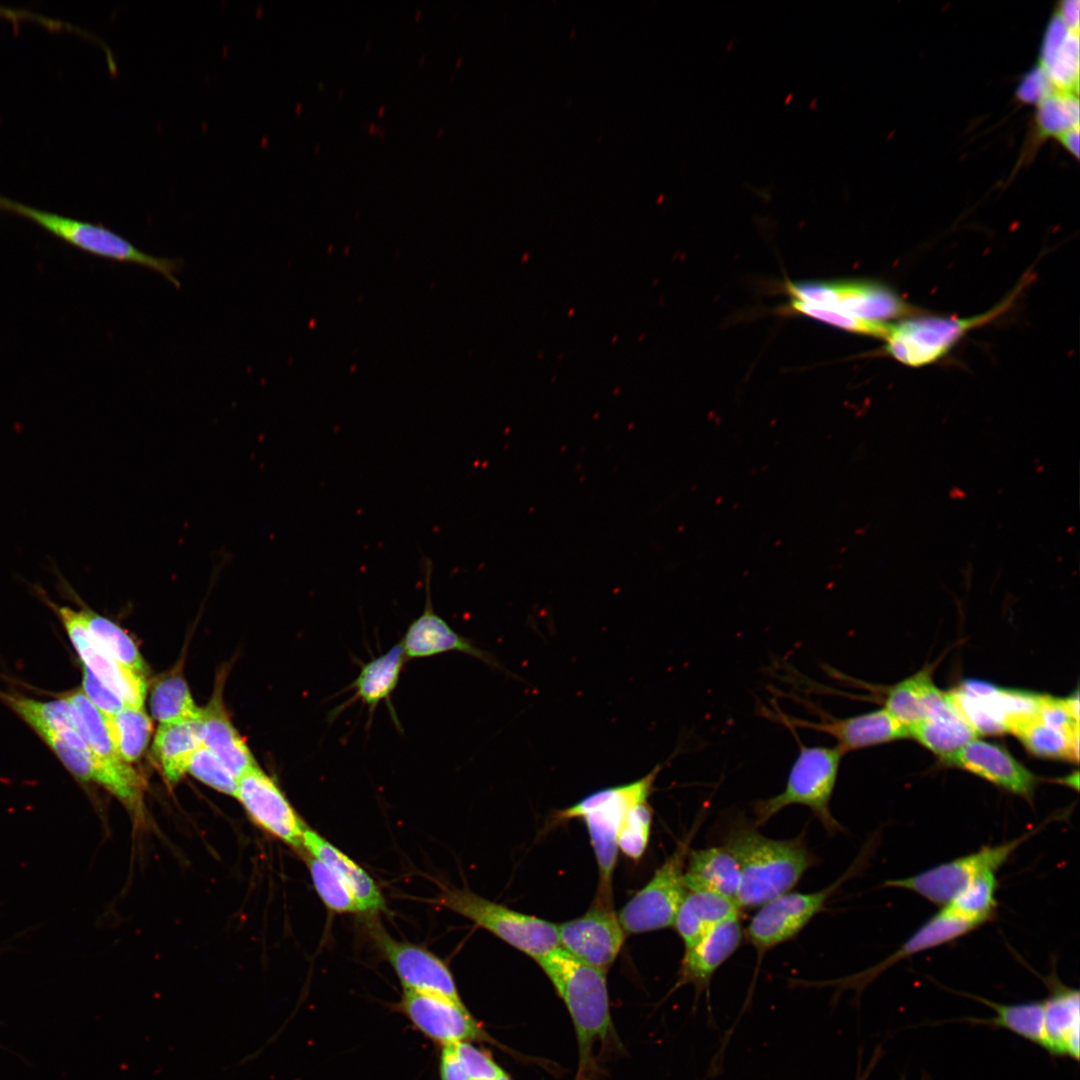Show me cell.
<instances>
[{
	"label": "cell",
	"mask_w": 1080,
	"mask_h": 1080,
	"mask_svg": "<svg viewBox=\"0 0 1080 1080\" xmlns=\"http://www.w3.org/2000/svg\"><path fill=\"white\" fill-rule=\"evenodd\" d=\"M757 828L754 824H736L723 842L739 864L741 882L736 903L740 909L760 907L789 892L816 863L804 833L793 839H772Z\"/></svg>",
	"instance_id": "obj_1"
},
{
	"label": "cell",
	"mask_w": 1080,
	"mask_h": 1080,
	"mask_svg": "<svg viewBox=\"0 0 1080 1080\" xmlns=\"http://www.w3.org/2000/svg\"><path fill=\"white\" fill-rule=\"evenodd\" d=\"M536 962L569 1011L580 1064L585 1067L594 1044L605 1040L612 1028L606 972L576 959L560 946Z\"/></svg>",
	"instance_id": "obj_2"
},
{
	"label": "cell",
	"mask_w": 1080,
	"mask_h": 1080,
	"mask_svg": "<svg viewBox=\"0 0 1080 1080\" xmlns=\"http://www.w3.org/2000/svg\"><path fill=\"white\" fill-rule=\"evenodd\" d=\"M661 766L632 783L597 791L559 811V819L584 820L596 857L599 889L594 905L611 906V882L618 854V832L627 811L648 799Z\"/></svg>",
	"instance_id": "obj_3"
},
{
	"label": "cell",
	"mask_w": 1080,
	"mask_h": 1080,
	"mask_svg": "<svg viewBox=\"0 0 1080 1080\" xmlns=\"http://www.w3.org/2000/svg\"><path fill=\"white\" fill-rule=\"evenodd\" d=\"M0 212L25 218L83 252L102 259L153 270L176 288L181 287L176 274L183 269L182 259L148 254L103 224L71 219L39 210L3 195H0Z\"/></svg>",
	"instance_id": "obj_4"
},
{
	"label": "cell",
	"mask_w": 1080,
	"mask_h": 1080,
	"mask_svg": "<svg viewBox=\"0 0 1080 1080\" xmlns=\"http://www.w3.org/2000/svg\"><path fill=\"white\" fill-rule=\"evenodd\" d=\"M843 752L837 747L801 745L784 789L753 804L759 827L790 805L808 807L829 835L842 831L830 811Z\"/></svg>",
	"instance_id": "obj_5"
},
{
	"label": "cell",
	"mask_w": 1080,
	"mask_h": 1080,
	"mask_svg": "<svg viewBox=\"0 0 1080 1080\" xmlns=\"http://www.w3.org/2000/svg\"><path fill=\"white\" fill-rule=\"evenodd\" d=\"M438 903L473 921L535 961L559 947L557 924L511 910L470 890L445 889Z\"/></svg>",
	"instance_id": "obj_6"
},
{
	"label": "cell",
	"mask_w": 1080,
	"mask_h": 1080,
	"mask_svg": "<svg viewBox=\"0 0 1080 1080\" xmlns=\"http://www.w3.org/2000/svg\"><path fill=\"white\" fill-rule=\"evenodd\" d=\"M858 867L859 862L854 863L839 879L821 890L789 891L761 905L744 930V937L757 952L758 965L766 952L796 937L822 912L828 900L855 875Z\"/></svg>",
	"instance_id": "obj_7"
},
{
	"label": "cell",
	"mask_w": 1080,
	"mask_h": 1080,
	"mask_svg": "<svg viewBox=\"0 0 1080 1080\" xmlns=\"http://www.w3.org/2000/svg\"><path fill=\"white\" fill-rule=\"evenodd\" d=\"M697 828L698 825H695L678 842L651 880L619 911L617 917L625 933H644L673 926L677 910L687 892L684 868Z\"/></svg>",
	"instance_id": "obj_8"
},
{
	"label": "cell",
	"mask_w": 1080,
	"mask_h": 1080,
	"mask_svg": "<svg viewBox=\"0 0 1080 1080\" xmlns=\"http://www.w3.org/2000/svg\"><path fill=\"white\" fill-rule=\"evenodd\" d=\"M1015 290L1004 302L985 314L967 318H912L890 324L884 338L887 352L911 367L930 364L945 355L970 329L981 326L1006 311L1016 298Z\"/></svg>",
	"instance_id": "obj_9"
},
{
	"label": "cell",
	"mask_w": 1080,
	"mask_h": 1080,
	"mask_svg": "<svg viewBox=\"0 0 1080 1080\" xmlns=\"http://www.w3.org/2000/svg\"><path fill=\"white\" fill-rule=\"evenodd\" d=\"M1043 826L1044 824L1013 840L984 846L973 853L938 864L915 875L888 880L884 886L909 890L931 903L945 907L972 880L986 873H996L1016 849Z\"/></svg>",
	"instance_id": "obj_10"
},
{
	"label": "cell",
	"mask_w": 1080,
	"mask_h": 1080,
	"mask_svg": "<svg viewBox=\"0 0 1080 1080\" xmlns=\"http://www.w3.org/2000/svg\"><path fill=\"white\" fill-rule=\"evenodd\" d=\"M71 706L78 731L87 743L96 763L95 782L105 787L131 810L142 802L143 782L137 772L119 755L104 715L82 690L65 695Z\"/></svg>",
	"instance_id": "obj_11"
},
{
	"label": "cell",
	"mask_w": 1080,
	"mask_h": 1080,
	"mask_svg": "<svg viewBox=\"0 0 1080 1080\" xmlns=\"http://www.w3.org/2000/svg\"><path fill=\"white\" fill-rule=\"evenodd\" d=\"M794 299L873 321L915 314L913 307L879 284L864 281L788 282Z\"/></svg>",
	"instance_id": "obj_12"
},
{
	"label": "cell",
	"mask_w": 1080,
	"mask_h": 1080,
	"mask_svg": "<svg viewBox=\"0 0 1080 1080\" xmlns=\"http://www.w3.org/2000/svg\"><path fill=\"white\" fill-rule=\"evenodd\" d=\"M369 928L379 952L391 965L405 990L462 1002L450 968L436 954L423 946L392 938L378 924L372 923Z\"/></svg>",
	"instance_id": "obj_13"
},
{
	"label": "cell",
	"mask_w": 1080,
	"mask_h": 1080,
	"mask_svg": "<svg viewBox=\"0 0 1080 1080\" xmlns=\"http://www.w3.org/2000/svg\"><path fill=\"white\" fill-rule=\"evenodd\" d=\"M236 798L253 821L300 853L305 823L274 780L257 765L238 779Z\"/></svg>",
	"instance_id": "obj_14"
},
{
	"label": "cell",
	"mask_w": 1080,
	"mask_h": 1080,
	"mask_svg": "<svg viewBox=\"0 0 1080 1080\" xmlns=\"http://www.w3.org/2000/svg\"><path fill=\"white\" fill-rule=\"evenodd\" d=\"M400 1008L418 1031L441 1046L488 1038L463 1002L404 989Z\"/></svg>",
	"instance_id": "obj_15"
},
{
	"label": "cell",
	"mask_w": 1080,
	"mask_h": 1080,
	"mask_svg": "<svg viewBox=\"0 0 1080 1080\" xmlns=\"http://www.w3.org/2000/svg\"><path fill=\"white\" fill-rule=\"evenodd\" d=\"M559 946L576 959L607 973L624 941L612 908L593 905L584 915L557 925Z\"/></svg>",
	"instance_id": "obj_16"
},
{
	"label": "cell",
	"mask_w": 1080,
	"mask_h": 1080,
	"mask_svg": "<svg viewBox=\"0 0 1080 1080\" xmlns=\"http://www.w3.org/2000/svg\"><path fill=\"white\" fill-rule=\"evenodd\" d=\"M47 603L57 612L83 666L120 696L127 705L143 707L147 684L144 676L120 665L90 636L81 611Z\"/></svg>",
	"instance_id": "obj_17"
},
{
	"label": "cell",
	"mask_w": 1080,
	"mask_h": 1080,
	"mask_svg": "<svg viewBox=\"0 0 1080 1080\" xmlns=\"http://www.w3.org/2000/svg\"><path fill=\"white\" fill-rule=\"evenodd\" d=\"M421 568L425 576L426 603L421 615L410 623L402 641L399 642L407 659L435 656L445 652H461L475 657L488 665L498 667L496 660L484 650L461 636L439 616L431 599L432 562L423 557Z\"/></svg>",
	"instance_id": "obj_18"
},
{
	"label": "cell",
	"mask_w": 1080,
	"mask_h": 1080,
	"mask_svg": "<svg viewBox=\"0 0 1080 1080\" xmlns=\"http://www.w3.org/2000/svg\"><path fill=\"white\" fill-rule=\"evenodd\" d=\"M942 760L1028 800L1033 796L1037 778L994 743L974 739Z\"/></svg>",
	"instance_id": "obj_19"
},
{
	"label": "cell",
	"mask_w": 1080,
	"mask_h": 1080,
	"mask_svg": "<svg viewBox=\"0 0 1080 1080\" xmlns=\"http://www.w3.org/2000/svg\"><path fill=\"white\" fill-rule=\"evenodd\" d=\"M789 727L809 729L833 737L843 754L909 736L908 728L885 708L847 718L813 722L780 715Z\"/></svg>",
	"instance_id": "obj_20"
},
{
	"label": "cell",
	"mask_w": 1080,
	"mask_h": 1080,
	"mask_svg": "<svg viewBox=\"0 0 1080 1080\" xmlns=\"http://www.w3.org/2000/svg\"><path fill=\"white\" fill-rule=\"evenodd\" d=\"M744 938L739 916L728 918L688 947L682 958L677 987L690 984L708 994L716 971L734 954Z\"/></svg>",
	"instance_id": "obj_21"
},
{
	"label": "cell",
	"mask_w": 1080,
	"mask_h": 1080,
	"mask_svg": "<svg viewBox=\"0 0 1080 1080\" xmlns=\"http://www.w3.org/2000/svg\"><path fill=\"white\" fill-rule=\"evenodd\" d=\"M945 908L923 923L899 948L873 967L853 976L831 981L834 986L861 990L880 973L902 959L954 941L976 929Z\"/></svg>",
	"instance_id": "obj_22"
},
{
	"label": "cell",
	"mask_w": 1080,
	"mask_h": 1080,
	"mask_svg": "<svg viewBox=\"0 0 1080 1080\" xmlns=\"http://www.w3.org/2000/svg\"><path fill=\"white\" fill-rule=\"evenodd\" d=\"M1049 995L1043 1000L1046 1049L1051 1055L1079 1058L1080 992L1047 979Z\"/></svg>",
	"instance_id": "obj_23"
},
{
	"label": "cell",
	"mask_w": 1080,
	"mask_h": 1080,
	"mask_svg": "<svg viewBox=\"0 0 1080 1080\" xmlns=\"http://www.w3.org/2000/svg\"><path fill=\"white\" fill-rule=\"evenodd\" d=\"M222 682L221 680V682L217 683L208 705L202 709L203 745L238 780L243 773L257 764L225 710Z\"/></svg>",
	"instance_id": "obj_24"
},
{
	"label": "cell",
	"mask_w": 1080,
	"mask_h": 1080,
	"mask_svg": "<svg viewBox=\"0 0 1080 1080\" xmlns=\"http://www.w3.org/2000/svg\"><path fill=\"white\" fill-rule=\"evenodd\" d=\"M739 864L724 846L689 850L684 868L686 891H706L736 902L740 888Z\"/></svg>",
	"instance_id": "obj_25"
},
{
	"label": "cell",
	"mask_w": 1080,
	"mask_h": 1080,
	"mask_svg": "<svg viewBox=\"0 0 1080 1080\" xmlns=\"http://www.w3.org/2000/svg\"><path fill=\"white\" fill-rule=\"evenodd\" d=\"M304 851L331 868L355 895L365 914L385 909L384 897L373 878L355 861L308 826L303 831Z\"/></svg>",
	"instance_id": "obj_26"
},
{
	"label": "cell",
	"mask_w": 1080,
	"mask_h": 1080,
	"mask_svg": "<svg viewBox=\"0 0 1080 1080\" xmlns=\"http://www.w3.org/2000/svg\"><path fill=\"white\" fill-rule=\"evenodd\" d=\"M203 745V716L161 724L153 741V754L169 783L187 772L194 753Z\"/></svg>",
	"instance_id": "obj_27"
},
{
	"label": "cell",
	"mask_w": 1080,
	"mask_h": 1080,
	"mask_svg": "<svg viewBox=\"0 0 1080 1080\" xmlns=\"http://www.w3.org/2000/svg\"><path fill=\"white\" fill-rule=\"evenodd\" d=\"M1079 31L1070 29L1056 13L1050 21L1040 56V67L1057 90L1078 91Z\"/></svg>",
	"instance_id": "obj_28"
},
{
	"label": "cell",
	"mask_w": 1080,
	"mask_h": 1080,
	"mask_svg": "<svg viewBox=\"0 0 1080 1080\" xmlns=\"http://www.w3.org/2000/svg\"><path fill=\"white\" fill-rule=\"evenodd\" d=\"M948 700L949 694L939 690L925 670L893 686L884 708L909 728L939 711Z\"/></svg>",
	"instance_id": "obj_29"
},
{
	"label": "cell",
	"mask_w": 1080,
	"mask_h": 1080,
	"mask_svg": "<svg viewBox=\"0 0 1080 1080\" xmlns=\"http://www.w3.org/2000/svg\"><path fill=\"white\" fill-rule=\"evenodd\" d=\"M737 903L706 891H687L677 910L673 926L688 947L722 921L739 916Z\"/></svg>",
	"instance_id": "obj_30"
},
{
	"label": "cell",
	"mask_w": 1080,
	"mask_h": 1080,
	"mask_svg": "<svg viewBox=\"0 0 1080 1080\" xmlns=\"http://www.w3.org/2000/svg\"><path fill=\"white\" fill-rule=\"evenodd\" d=\"M947 704L927 719L908 728L909 735L942 759L979 735L961 714L950 693Z\"/></svg>",
	"instance_id": "obj_31"
},
{
	"label": "cell",
	"mask_w": 1080,
	"mask_h": 1080,
	"mask_svg": "<svg viewBox=\"0 0 1080 1080\" xmlns=\"http://www.w3.org/2000/svg\"><path fill=\"white\" fill-rule=\"evenodd\" d=\"M407 658L400 643L387 652L372 658L361 666L352 688L355 691L350 702L360 700L373 713L382 701L390 705V698L398 685ZM392 709V708H391Z\"/></svg>",
	"instance_id": "obj_32"
},
{
	"label": "cell",
	"mask_w": 1080,
	"mask_h": 1080,
	"mask_svg": "<svg viewBox=\"0 0 1080 1080\" xmlns=\"http://www.w3.org/2000/svg\"><path fill=\"white\" fill-rule=\"evenodd\" d=\"M1010 732L1037 756L1078 761L1079 733H1068L1052 726L1037 713L1015 723Z\"/></svg>",
	"instance_id": "obj_33"
},
{
	"label": "cell",
	"mask_w": 1080,
	"mask_h": 1080,
	"mask_svg": "<svg viewBox=\"0 0 1080 1080\" xmlns=\"http://www.w3.org/2000/svg\"><path fill=\"white\" fill-rule=\"evenodd\" d=\"M971 997L995 1012L994 1017L984 1021L986 1024L1008 1030L1046 1049L1043 1001L1001 1004L978 996Z\"/></svg>",
	"instance_id": "obj_34"
},
{
	"label": "cell",
	"mask_w": 1080,
	"mask_h": 1080,
	"mask_svg": "<svg viewBox=\"0 0 1080 1080\" xmlns=\"http://www.w3.org/2000/svg\"><path fill=\"white\" fill-rule=\"evenodd\" d=\"M80 611L85 626L96 644L120 665L145 677L146 664L128 634L111 620L88 608Z\"/></svg>",
	"instance_id": "obj_35"
},
{
	"label": "cell",
	"mask_w": 1080,
	"mask_h": 1080,
	"mask_svg": "<svg viewBox=\"0 0 1080 1080\" xmlns=\"http://www.w3.org/2000/svg\"><path fill=\"white\" fill-rule=\"evenodd\" d=\"M150 709L161 724L175 723L202 715L188 685L178 673H170L157 680L150 693Z\"/></svg>",
	"instance_id": "obj_36"
},
{
	"label": "cell",
	"mask_w": 1080,
	"mask_h": 1080,
	"mask_svg": "<svg viewBox=\"0 0 1080 1080\" xmlns=\"http://www.w3.org/2000/svg\"><path fill=\"white\" fill-rule=\"evenodd\" d=\"M105 719L121 758L128 764L137 761L146 749L152 732L151 719L143 707L127 705Z\"/></svg>",
	"instance_id": "obj_37"
},
{
	"label": "cell",
	"mask_w": 1080,
	"mask_h": 1080,
	"mask_svg": "<svg viewBox=\"0 0 1080 1080\" xmlns=\"http://www.w3.org/2000/svg\"><path fill=\"white\" fill-rule=\"evenodd\" d=\"M996 873L983 874L968 883L945 908L955 916L979 927L991 920L997 907Z\"/></svg>",
	"instance_id": "obj_38"
},
{
	"label": "cell",
	"mask_w": 1080,
	"mask_h": 1080,
	"mask_svg": "<svg viewBox=\"0 0 1080 1080\" xmlns=\"http://www.w3.org/2000/svg\"><path fill=\"white\" fill-rule=\"evenodd\" d=\"M6 703L36 732L44 729L61 731L78 729L70 704L65 698L39 701L22 696L5 695Z\"/></svg>",
	"instance_id": "obj_39"
},
{
	"label": "cell",
	"mask_w": 1080,
	"mask_h": 1080,
	"mask_svg": "<svg viewBox=\"0 0 1080 1080\" xmlns=\"http://www.w3.org/2000/svg\"><path fill=\"white\" fill-rule=\"evenodd\" d=\"M37 733L74 776L82 781L95 782V760L77 729L61 731L44 729Z\"/></svg>",
	"instance_id": "obj_40"
},
{
	"label": "cell",
	"mask_w": 1080,
	"mask_h": 1080,
	"mask_svg": "<svg viewBox=\"0 0 1080 1080\" xmlns=\"http://www.w3.org/2000/svg\"><path fill=\"white\" fill-rule=\"evenodd\" d=\"M301 854L306 861L314 888L329 910L365 914L355 895L331 868L305 851Z\"/></svg>",
	"instance_id": "obj_41"
},
{
	"label": "cell",
	"mask_w": 1080,
	"mask_h": 1080,
	"mask_svg": "<svg viewBox=\"0 0 1080 1080\" xmlns=\"http://www.w3.org/2000/svg\"><path fill=\"white\" fill-rule=\"evenodd\" d=\"M1037 123L1042 135L1059 136L1079 127L1076 93L1056 90L1038 103Z\"/></svg>",
	"instance_id": "obj_42"
},
{
	"label": "cell",
	"mask_w": 1080,
	"mask_h": 1080,
	"mask_svg": "<svg viewBox=\"0 0 1080 1080\" xmlns=\"http://www.w3.org/2000/svg\"><path fill=\"white\" fill-rule=\"evenodd\" d=\"M652 809L647 800L634 804L624 816L618 832V848L628 858L639 860L649 842Z\"/></svg>",
	"instance_id": "obj_43"
},
{
	"label": "cell",
	"mask_w": 1080,
	"mask_h": 1080,
	"mask_svg": "<svg viewBox=\"0 0 1080 1080\" xmlns=\"http://www.w3.org/2000/svg\"><path fill=\"white\" fill-rule=\"evenodd\" d=\"M791 307L794 311L823 321L832 326L873 337L884 339L889 331L890 324L885 322H873L847 315L838 310L815 305L793 299Z\"/></svg>",
	"instance_id": "obj_44"
},
{
	"label": "cell",
	"mask_w": 1080,
	"mask_h": 1080,
	"mask_svg": "<svg viewBox=\"0 0 1080 1080\" xmlns=\"http://www.w3.org/2000/svg\"><path fill=\"white\" fill-rule=\"evenodd\" d=\"M187 772L213 789L236 797L238 780L204 745L194 753Z\"/></svg>",
	"instance_id": "obj_45"
},
{
	"label": "cell",
	"mask_w": 1080,
	"mask_h": 1080,
	"mask_svg": "<svg viewBox=\"0 0 1080 1080\" xmlns=\"http://www.w3.org/2000/svg\"><path fill=\"white\" fill-rule=\"evenodd\" d=\"M455 1049L469 1080H494L504 1073L491 1056L470 1042L456 1043Z\"/></svg>",
	"instance_id": "obj_46"
},
{
	"label": "cell",
	"mask_w": 1080,
	"mask_h": 1080,
	"mask_svg": "<svg viewBox=\"0 0 1080 1080\" xmlns=\"http://www.w3.org/2000/svg\"><path fill=\"white\" fill-rule=\"evenodd\" d=\"M82 692L105 717L113 716L127 706L120 696L103 684L84 666Z\"/></svg>",
	"instance_id": "obj_47"
},
{
	"label": "cell",
	"mask_w": 1080,
	"mask_h": 1080,
	"mask_svg": "<svg viewBox=\"0 0 1080 1080\" xmlns=\"http://www.w3.org/2000/svg\"><path fill=\"white\" fill-rule=\"evenodd\" d=\"M1056 90L1047 74L1038 66L1023 78L1018 86L1017 96L1028 103H1039Z\"/></svg>",
	"instance_id": "obj_48"
},
{
	"label": "cell",
	"mask_w": 1080,
	"mask_h": 1080,
	"mask_svg": "<svg viewBox=\"0 0 1080 1080\" xmlns=\"http://www.w3.org/2000/svg\"><path fill=\"white\" fill-rule=\"evenodd\" d=\"M439 1074L441 1080H469L457 1056L455 1044L441 1046Z\"/></svg>",
	"instance_id": "obj_49"
},
{
	"label": "cell",
	"mask_w": 1080,
	"mask_h": 1080,
	"mask_svg": "<svg viewBox=\"0 0 1080 1080\" xmlns=\"http://www.w3.org/2000/svg\"><path fill=\"white\" fill-rule=\"evenodd\" d=\"M1057 14L1072 30L1079 31V1L1067 0L1061 3Z\"/></svg>",
	"instance_id": "obj_50"
},
{
	"label": "cell",
	"mask_w": 1080,
	"mask_h": 1080,
	"mask_svg": "<svg viewBox=\"0 0 1080 1080\" xmlns=\"http://www.w3.org/2000/svg\"><path fill=\"white\" fill-rule=\"evenodd\" d=\"M1057 138L1069 152L1079 157V127L1070 129Z\"/></svg>",
	"instance_id": "obj_51"
},
{
	"label": "cell",
	"mask_w": 1080,
	"mask_h": 1080,
	"mask_svg": "<svg viewBox=\"0 0 1080 1080\" xmlns=\"http://www.w3.org/2000/svg\"><path fill=\"white\" fill-rule=\"evenodd\" d=\"M494 1080H511V1079H510V1077H509V1076H508V1075H507V1074H506V1073L504 1072L503 1074H501V1075H500V1076H499L498 1078H496V1079H494Z\"/></svg>",
	"instance_id": "obj_52"
}]
</instances>
